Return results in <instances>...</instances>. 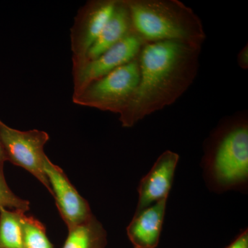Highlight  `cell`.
I'll return each mask as SVG.
<instances>
[{"label": "cell", "mask_w": 248, "mask_h": 248, "mask_svg": "<svg viewBox=\"0 0 248 248\" xmlns=\"http://www.w3.org/2000/svg\"><path fill=\"white\" fill-rule=\"evenodd\" d=\"M43 170L48 179L59 213L67 228L81 224L93 216L89 202L81 197L63 170L54 164L48 156L44 161Z\"/></svg>", "instance_id": "ba28073f"}, {"label": "cell", "mask_w": 248, "mask_h": 248, "mask_svg": "<svg viewBox=\"0 0 248 248\" xmlns=\"http://www.w3.org/2000/svg\"><path fill=\"white\" fill-rule=\"evenodd\" d=\"M144 43L135 35L127 36L94 60L73 65V93L138 58Z\"/></svg>", "instance_id": "8992f818"}, {"label": "cell", "mask_w": 248, "mask_h": 248, "mask_svg": "<svg viewBox=\"0 0 248 248\" xmlns=\"http://www.w3.org/2000/svg\"><path fill=\"white\" fill-rule=\"evenodd\" d=\"M117 0H91L78 10L71 29L73 64L81 63L102 32Z\"/></svg>", "instance_id": "52a82bcc"}, {"label": "cell", "mask_w": 248, "mask_h": 248, "mask_svg": "<svg viewBox=\"0 0 248 248\" xmlns=\"http://www.w3.org/2000/svg\"><path fill=\"white\" fill-rule=\"evenodd\" d=\"M68 236L62 248H107V232L93 215L87 221L68 228Z\"/></svg>", "instance_id": "7c38bea8"}, {"label": "cell", "mask_w": 248, "mask_h": 248, "mask_svg": "<svg viewBox=\"0 0 248 248\" xmlns=\"http://www.w3.org/2000/svg\"><path fill=\"white\" fill-rule=\"evenodd\" d=\"M168 199L135 211L126 228L134 248H156L162 231Z\"/></svg>", "instance_id": "30bf717a"}, {"label": "cell", "mask_w": 248, "mask_h": 248, "mask_svg": "<svg viewBox=\"0 0 248 248\" xmlns=\"http://www.w3.org/2000/svg\"><path fill=\"white\" fill-rule=\"evenodd\" d=\"M19 210L0 208V248H24Z\"/></svg>", "instance_id": "4fadbf2b"}, {"label": "cell", "mask_w": 248, "mask_h": 248, "mask_svg": "<svg viewBox=\"0 0 248 248\" xmlns=\"http://www.w3.org/2000/svg\"><path fill=\"white\" fill-rule=\"evenodd\" d=\"M202 166L209 189L245 191L248 183V120L241 114L221 122L206 141Z\"/></svg>", "instance_id": "7a4b0ae2"}, {"label": "cell", "mask_w": 248, "mask_h": 248, "mask_svg": "<svg viewBox=\"0 0 248 248\" xmlns=\"http://www.w3.org/2000/svg\"><path fill=\"white\" fill-rule=\"evenodd\" d=\"M138 58L93 81L79 93H73V102L120 115L138 89L140 79Z\"/></svg>", "instance_id": "277c9868"}, {"label": "cell", "mask_w": 248, "mask_h": 248, "mask_svg": "<svg viewBox=\"0 0 248 248\" xmlns=\"http://www.w3.org/2000/svg\"><path fill=\"white\" fill-rule=\"evenodd\" d=\"M179 160V155L174 152L166 151L160 155L139 184L136 211L169 199Z\"/></svg>", "instance_id": "9c48e42d"}, {"label": "cell", "mask_w": 248, "mask_h": 248, "mask_svg": "<svg viewBox=\"0 0 248 248\" xmlns=\"http://www.w3.org/2000/svg\"><path fill=\"white\" fill-rule=\"evenodd\" d=\"M133 32L143 43L172 41L202 47V20L179 0H126Z\"/></svg>", "instance_id": "3957f363"}, {"label": "cell", "mask_w": 248, "mask_h": 248, "mask_svg": "<svg viewBox=\"0 0 248 248\" xmlns=\"http://www.w3.org/2000/svg\"><path fill=\"white\" fill-rule=\"evenodd\" d=\"M226 248H248V228L241 232Z\"/></svg>", "instance_id": "2e32d148"}, {"label": "cell", "mask_w": 248, "mask_h": 248, "mask_svg": "<svg viewBox=\"0 0 248 248\" xmlns=\"http://www.w3.org/2000/svg\"><path fill=\"white\" fill-rule=\"evenodd\" d=\"M50 137L37 129L22 131L11 128L0 120V140L6 160L31 173L52 195L50 184L43 170L47 155L45 146Z\"/></svg>", "instance_id": "5b68a950"}, {"label": "cell", "mask_w": 248, "mask_h": 248, "mask_svg": "<svg viewBox=\"0 0 248 248\" xmlns=\"http://www.w3.org/2000/svg\"><path fill=\"white\" fill-rule=\"evenodd\" d=\"M7 161L6 160V155L3 148L2 144H1V140H0V168L4 167V163Z\"/></svg>", "instance_id": "ac0fdd59"}, {"label": "cell", "mask_w": 248, "mask_h": 248, "mask_svg": "<svg viewBox=\"0 0 248 248\" xmlns=\"http://www.w3.org/2000/svg\"><path fill=\"white\" fill-rule=\"evenodd\" d=\"M19 210L27 213L30 210V202L18 197L10 188L6 181L4 167L0 168V208Z\"/></svg>", "instance_id": "9a60e30c"}, {"label": "cell", "mask_w": 248, "mask_h": 248, "mask_svg": "<svg viewBox=\"0 0 248 248\" xmlns=\"http://www.w3.org/2000/svg\"><path fill=\"white\" fill-rule=\"evenodd\" d=\"M131 34H134L133 24L126 0H117L112 14L82 62L97 58Z\"/></svg>", "instance_id": "8fae6325"}, {"label": "cell", "mask_w": 248, "mask_h": 248, "mask_svg": "<svg viewBox=\"0 0 248 248\" xmlns=\"http://www.w3.org/2000/svg\"><path fill=\"white\" fill-rule=\"evenodd\" d=\"M238 65L242 69L247 70L248 68V44L245 46L244 48L240 50L237 55Z\"/></svg>", "instance_id": "e0dca14e"}, {"label": "cell", "mask_w": 248, "mask_h": 248, "mask_svg": "<svg viewBox=\"0 0 248 248\" xmlns=\"http://www.w3.org/2000/svg\"><path fill=\"white\" fill-rule=\"evenodd\" d=\"M21 227L24 248H53L45 225L37 218L22 213Z\"/></svg>", "instance_id": "5bb4252c"}, {"label": "cell", "mask_w": 248, "mask_h": 248, "mask_svg": "<svg viewBox=\"0 0 248 248\" xmlns=\"http://www.w3.org/2000/svg\"><path fill=\"white\" fill-rule=\"evenodd\" d=\"M202 47L182 42L147 43L139 55L140 79L133 99L120 115L124 128L176 102L197 77Z\"/></svg>", "instance_id": "6da1fadb"}]
</instances>
